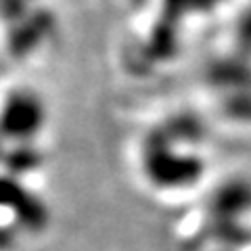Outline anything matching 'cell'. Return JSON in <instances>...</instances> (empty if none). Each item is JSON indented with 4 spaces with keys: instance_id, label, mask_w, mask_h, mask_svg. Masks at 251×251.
<instances>
[{
    "instance_id": "5",
    "label": "cell",
    "mask_w": 251,
    "mask_h": 251,
    "mask_svg": "<svg viewBox=\"0 0 251 251\" xmlns=\"http://www.w3.org/2000/svg\"><path fill=\"white\" fill-rule=\"evenodd\" d=\"M207 209L214 220H241L251 211V182L241 178L224 182L211 195Z\"/></svg>"
},
{
    "instance_id": "2",
    "label": "cell",
    "mask_w": 251,
    "mask_h": 251,
    "mask_svg": "<svg viewBox=\"0 0 251 251\" xmlns=\"http://www.w3.org/2000/svg\"><path fill=\"white\" fill-rule=\"evenodd\" d=\"M46 124V105L31 88H13L0 103V136L6 143H34Z\"/></svg>"
},
{
    "instance_id": "4",
    "label": "cell",
    "mask_w": 251,
    "mask_h": 251,
    "mask_svg": "<svg viewBox=\"0 0 251 251\" xmlns=\"http://www.w3.org/2000/svg\"><path fill=\"white\" fill-rule=\"evenodd\" d=\"M57 17L46 6H36L19 21L6 25V49L13 57L25 59L34 54L54 34Z\"/></svg>"
},
{
    "instance_id": "3",
    "label": "cell",
    "mask_w": 251,
    "mask_h": 251,
    "mask_svg": "<svg viewBox=\"0 0 251 251\" xmlns=\"http://www.w3.org/2000/svg\"><path fill=\"white\" fill-rule=\"evenodd\" d=\"M0 209L9 211L19 228L27 232H42L50 224V209L42 197L6 172L0 174Z\"/></svg>"
},
{
    "instance_id": "11",
    "label": "cell",
    "mask_w": 251,
    "mask_h": 251,
    "mask_svg": "<svg viewBox=\"0 0 251 251\" xmlns=\"http://www.w3.org/2000/svg\"><path fill=\"white\" fill-rule=\"evenodd\" d=\"M226 113L232 120L251 122V90L228 94V99H226Z\"/></svg>"
},
{
    "instance_id": "6",
    "label": "cell",
    "mask_w": 251,
    "mask_h": 251,
    "mask_svg": "<svg viewBox=\"0 0 251 251\" xmlns=\"http://www.w3.org/2000/svg\"><path fill=\"white\" fill-rule=\"evenodd\" d=\"M207 80L211 86L222 90L232 92H243L251 90V65L249 57L245 54H232V57H222L209 63L207 67Z\"/></svg>"
},
{
    "instance_id": "10",
    "label": "cell",
    "mask_w": 251,
    "mask_h": 251,
    "mask_svg": "<svg viewBox=\"0 0 251 251\" xmlns=\"http://www.w3.org/2000/svg\"><path fill=\"white\" fill-rule=\"evenodd\" d=\"M36 6H40L38 0H0V19L6 25H11V23L19 21L27 13H31Z\"/></svg>"
},
{
    "instance_id": "8",
    "label": "cell",
    "mask_w": 251,
    "mask_h": 251,
    "mask_svg": "<svg viewBox=\"0 0 251 251\" xmlns=\"http://www.w3.org/2000/svg\"><path fill=\"white\" fill-rule=\"evenodd\" d=\"M42 163H44V155L36 143H15V145H9L0 166L4 168L6 174L23 178L27 174L38 172L42 168Z\"/></svg>"
},
{
    "instance_id": "1",
    "label": "cell",
    "mask_w": 251,
    "mask_h": 251,
    "mask_svg": "<svg viewBox=\"0 0 251 251\" xmlns=\"http://www.w3.org/2000/svg\"><path fill=\"white\" fill-rule=\"evenodd\" d=\"M178 147L159 126L143 140V170L147 180L163 191H182L199 182L205 174V161L197 153L178 151Z\"/></svg>"
},
{
    "instance_id": "12",
    "label": "cell",
    "mask_w": 251,
    "mask_h": 251,
    "mask_svg": "<svg viewBox=\"0 0 251 251\" xmlns=\"http://www.w3.org/2000/svg\"><path fill=\"white\" fill-rule=\"evenodd\" d=\"M237 52L251 59V11L243 13L237 23Z\"/></svg>"
},
{
    "instance_id": "9",
    "label": "cell",
    "mask_w": 251,
    "mask_h": 251,
    "mask_svg": "<svg viewBox=\"0 0 251 251\" xmlns=\"http://www.w3.org/2000/svg\"><path fill=\"white\" fill-rule=\"evenodd\" d=\"M220 2H222V0H163L159 19L174 27H180V21L186 19L188 15L207 13L214 9V6H218Z\"/></svg>"
},
{
    "instance_id": "16",
    "label": "cell",
    "mask_w": 251,
    "mask_h": 251,
    "mask_svg": "<svg viewBox=\"0 0 251 251\" xmlns=\"http://www.w3.org/2000/svg\"><path fill=\"white\" fill-rule=\"evenodd\" d=\"M220 251H230V249H220Z\"/></svg>"
},
{
    "instance_id": "14",
    "label": "cell",
    "mask_w": 251,
    "mask_h": 251,
    "mask_svg": "<svg viewBox=\"0 0 251 251\" xmlns=\"http://www.w3.org/2000/svg\"><path fill=\"white\" fill-rule=\"evenodd\" d=\"M9 145L11 143H6V140L0 136V163H2V159H4V155H6V149H9Z\"/></svg>"
},
{
    "instance_id": "7",
    "label": "cell",
    "mask_w": 251,
    "mask_h": 251,
    "mask_svg": "<svg viewBox=\"0 0 251 251\" xmlns=\"http://www.w3.org/2000/svg\"><path fill=\"white\" fill-rule=\"evenodd\" d=\"M201 239L216 241L220 249L239 251L251 245V228L241 220H214L209 218L205 226L201 228Z\"/></svg>"
},
{
    "instance_id": "13",
    "label": "cell",
    "mask_w": 251,
    "mask_h": 251,
    "mask_svg": "<svg viewBox=\"0 0 251 251\" xmlns=\"http://www.w3.org/2000/svg\"><path fill=\"white\" fill-rule=\"evenodd\" d=\"M15 245V232L9 228V226L0 224V251H6Z\"/></svg>"
},
{
    "instance_id": "15",
    "label": "cell",
    "mask_w": 251,
    "mask_h": 251,
    "mask_svg": "<svg viewBox=\"0 0 251 251\" xmlns=\"http://www.w3.org/2000/svg\"><path fill=\"white\" fill-rule=\"evenodd\" d=\"M130 2H132V4H134V6H136V9H140V6H145V4L149 2V0H130Z\"/></svg>"
}]
</instances>
